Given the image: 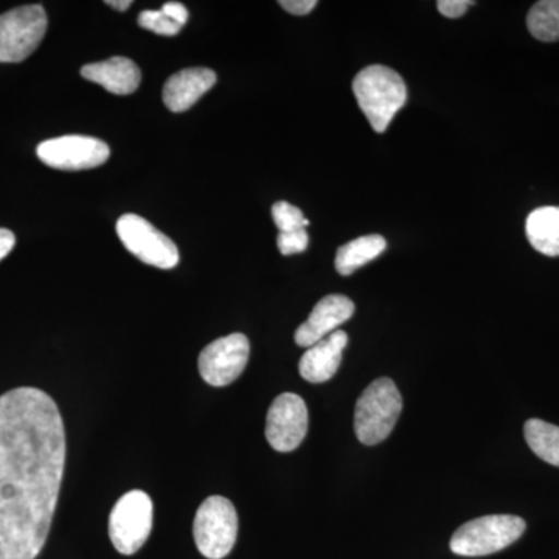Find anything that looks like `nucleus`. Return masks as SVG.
<instances>
[{
  "mask_svg": "<svg viewBox=\"0 0 559 559\" xmlns=\"http://www.w3.org/2000/svg\"><path fill=\"white\" fill-rule=\"evenodd\" d=\"M66 430L43 390L0 396V559H36L49 538L66 466Z\"/></svg>",
  "mask_w": 559,
  "mask_h": 559,
  "instance_id": "nucleus-1",
  "label": "nucleus"
},
{
  "mask_svg": "<svg viewBox=\"0 0 559 559\" xmlns=\"http://www.w3.org/2000/svg\"><path fill=\"white\" fill-rule=\"evenodd\" d=\"M353 94L374 131H388L390 121L407 102L403 76L385 66H369L353 80Z\"/></svg>",
  "mask_w": 559,
  "mask_h": 559,
  "instance_id": "nucleus-2",
  "label": "nucleus"
},
{
  "mask_svg": "<svg viewBox=\"0 0 559 559\" xmlns=\"http://www.w3.org/2000/svg\"><path fill=\"white\" fill-rule=\"evenodd\" d=\"M403 411V399L395 382L380 378L364 390L356 403L355 432L360 443L374 447L388 439Z\"/></svg>",
  "mask_w": 559,
  "mask_h": 559,
  "instance_id": "nucleus-3",
  "label": "nucleus"
},
{
  "mask_svg": "<svg viewBox=\"0 0 559 559\" xmlns=\"http://www.w3.org/2000/svg\"><path fill=\"white\" fill-rule=\"evenodd\" d=\"M525 528V521L513 514L477 518L452 535L451 550L460 557H488L516 543Z\"/></svg>",
  "mask_w": 559,
  "mask_h": 559,
  "instance_id": "nucleus-4",
  "label": "nucleus"
},
{
  "mask_svg": "<svg viewBox=\"0 0 559 559\" xmlns=\"http://www.w3.org/2000/svg\"><path fill=\"white\" fill-rule=\"evenodd\" d=\"M193 535L202 557L226 558L238 536V514L234 503L223 496L205 499L194 516Z\"/></svg>",
  "mask_w": 559,
  "mask_h": 559,
  "instance_id": "nucleus-5",
  "label": "nucleus"
},
{
  "mask_svg": "<svg viewBox=\"0 0 559 559\" xmlns=\"http://www.w3.org/2000/svg\"><path fill=\"white\" fill-rule=\"evenodd\" d=\"M153 528V500L145 491L132 489L121 496L109 514V538L121 555L142 549Z\"/></svg>",
  "mask_w": 559,
  "mask_h": 559,
  "instance_id": "nucleus-6",
  "label": "nucleus"
},
{
  "mask_svg": "<svg viewBox=\"0 0 559 559\" xmlns=\"http://www.w3.org/2000/svg\"><path fill=\"white\" fill-rule=\"evenodd\" d=\"M46 10L40 5L17 7L0 14V62H21L38 49L46 36Z\"/></svg>",
  "mask_w": 559,
  "mask_h": 559,
  "instance_id": "nucleus-7",
  "label": "nucleus"
},
{
  "mask_svg": "<svg viewBox=\"0 0 559 559\" xmlns=\"http://www.w3.org/2000/svg\"><path fill=\"white\" fill-rule=\"evenodd\" d=\"M117 235L124 248L143 263L159 270H173L179 263L175 242L139 215H123L117 221Z\"/></svg>",
  "mask_w": 559,
  "mask_h": 559,
  "instance_id": "nucleus-8",
  "label": "nucleus"
},
{
  "mask_svg": "<svg viewBox=\"0 0 559 559\" xmlns=\"http://www.w3.org/2000/svg\"><path fill=\"white\" fill-rule=\"evenodd\" d=\"M36 154L55 170L80 171L100 167L109 159L110 150L103 140L90 135H62L39 143Z\"/></svg>",
  "mask_w": 559,
  "mask_h": 559,
  "instance_id": "nucleus-9",
  "label": "nucleus"
},
{
  "mask_svg": "<svg viewBox=\"0 0 559 559\" xmlns=\"http://www.w3.org/2000/svg\"><path fill=\"white\" fill-rule=\"evenodd\" d=\"M250 344L241 333L213 341L202 349L198 367L202 380L213 388H224L237 381L249 362Z\"/></svg>",
  "mask_w": 559,
  "mask_h": 559,
  "instance_id": "nucleus-10",
  "label": "nucleus"
},
{
  "mask_svg": "<svg viewBox=\"0 0 559 559\" xmlns=\"http://www.w3.org/2000/svg\"><path fill=\"white\" fill-rule=\"evenodd\" d=\"M308 407L296 393H282L271 404L266 419V439L272 450L290 452L300 447L308 433Z\"/></svg>",
  "mask_w": 559,
  "mask_h": 559,
  "instance_id": "nucleus-11",
  "label": "nucleus"
},
{
  "mask_svg": "<svg viewBox=\"0 0 559 559\" xmlns=\"http://www.w3.org/2000/svg\"><path fill=\"white\" fill-rule=\"evenodd\" d=\"M355 314V304L342 294H331L316 305L307 322L296 331L299 347L310 348L319 341L325 340Z\"/></svg>",
  "mask_w": 559,
  "mask_h": 559,
  "instance_id": "nucleus-12",
  "label": "nucleus"
},
{
  "mask_svg": "<svg viewBox=\"0 0 559 559\" xmlns=\"http://www.w3.org/2000/svg\"><path fill=\"white\" fill-rule=\"evenodd\" d=\"M348 345V334L336 330L307 349L301 356L299 371L305 381L312 384L330 381L340 370L342 353Z\"/></svg>",
  "mask_w": 559,
  "mask_h": 559,
  "instance_id": "nucleus-13",
  "label": "nucleus"
},
{
  "mask_svg": "<svg viewBox=\"0 0 559 559\" xmlns=\"http://www.w3.org/2000/svg\"><path fill=\"white\" fill-rule=\"evenodd\" d=\"M216 84V73L205 68L183 69L168 79L164 86V103L171 112L190 109Z\"/></svg>",
  "mask_w": 559,
  "mask_h": 559,
  "instance_id": "nucleus-14",
  "label": "nucleus"
},
{
  "mask_svg": "<svg viewBox=\"0 0 559 559\" xmlns=\"http://www.w3.org/2000/svg\"><path fill=\"white\" fill-rule=\"evenodd\" d=\"M81 76L92 83L100 84L110 94L130 95L138 91L142 73L134 61L124 57L94 62L81 69Z\"/></svg>",
  "mask_w": 559,
  "mask_h": 559,
  "instance_id": "nucleus-15",
  "label": "nucleus"
},
{
  "mask_svg": "<svg viewBox=\"0 0 559 559\" xmlns=\"http://www.w3.org/2000/svg\"><path fill=\"white\" fill-rule=\"evenodd\" d=\"M525 234L533 249L543 255L559 257V207H539L530 213Z\"/></svg>",
  "mask_w": 559,
  "mask_h": 559,
  "instance_id": "nucleus-16",
  "label": "nucleus"
},
{
  "mask_svg": "<svg viewBox=\"0 0 559 559\" xmlns=\"http://www.w3.org/2000/svg\"><path fill=\"white\" fill-rule=\"evenodd\" d=\"M388 249V241L381 235H366L342 246L336 253V270L341 275H352L359 267L378 259Z\"/></svg>",
  "mask_w": 559,
  "mask_h": 559,
  "instance_id": "nucleus-17",
  "label": "nucleus"
},
{
  "mask_svg": "<svg viewBox=\"0 0 559 559\" xmlns=\"http://www.w3.org/2000/svg\"><path fill=\"white\" fill-rule=\"evenodd\" d=\"M524 436L530 450L544 462L559 468V428L539 418L525 423Z\"/></svg>",
  "mask_w": 559,
  "mask_h": 559,
  "instance_id": "nucleus-18",
  "label": "nucleus"
},
{
  "mask_svg": "<svg viewBox=\"0 0 559 559\" xmlns=\"http://www.w3.org/2000/svg\"><path fill=\"white\" fill-rule=\"evenodd\" d=\"M530 35L540 43L559 40V0H540L528 11Z\"/></svg>",
  "mask_w": 559,
  "mask_h": 559,
  "instance_id": "nucleus-19",
  "label": "nucleus"
},
{
  "mask_svg": "<svg viewBox=\"0 0 559 559\" xmlns=\"http://www.w3.org/2000/svg\"><path fill=\"white\" fill-rule=\"evenodd\" d=\"M272 218H274L280 234H294V231L304 230L310 226V221L305 218L304 212L285 201L275 202L272 205Z\"/></svg>",
  "mask_w": 559,
  "mask_h": 559,
  "instance_id": "nucleus-20",
  "label": "nucleus"
},
{
  "mask_svg": "<svg viewBox=\"0 0 559 559\" xmlns=\"http://www.w3.org/2000/svg\"><path fill=\"white\" fill-rule=\"evenodd\" d=\"M139 25L145 31L157 33L162 36H176L182 28L178 22L170 20L162 10H145L139 14Z\"/></svg>",
  "mask_w": 559,
  "mask_h": 559,
  "instance_id": "nucleus-21",
  "label": "nucleus"
},
{
  "mask_svg": "<svg viewBox=\"0 0 559 559\" xmlns=\"http://www.w3.org/2000/svg\"><path fill=\"white\" fill-rule=\"evenodd\" d=\"M310 245L307 229L294 231V234H278L277 246L283 255H293L307 250Z\"/></svg>",
  "mask_w": 559,
  "mask_h": 559,
  "instance_id": "nucleus-22",
  "label": "nucleus"
},
{
  "mask_svg": "<svg viewBox=\"0 0 559 559\" xmlns=\"http://www.w3.org/2000/svg\"><path fill=\"white\" fill-rule=\"evenodd\" d=\"M471 5H474V2H471V0H439L437 2V9H439L443 16L450 17V20L462 17Z\"/></svg>",
  "mask_w": 559,
  "mask_h": 559,
  "instance_id": "nucleus-23",
  "label": "nucleus"
},
{
  "mask_svg": "<svg viewBox=\"0 0 559 559\" xmlns=\"http://www.w3.org/2000/svg\"><path fill=\"white\" fill-rule=\"evenodd\" d=\"M278 5L296 16H305L318 7L316 0H282Z\"/></svg>",
  "mask_w": 559,
  "mask_h": 559,
  "instance_id": "nucleus-24",
  "label": "nucleus"
},
{
  "mask_svg": "<svg viewBox=\"0 0 559 559\" xmlns=\"http://www.w3.org/2000/svg\"><path fill=\"white\" fill-rule=\"evenodd\" d=\"M162 11H164L170 20L182 25V27L187 24V21H189V10L180 2H167L162 7Z\"/></svg>",
  "mask_w": 559,
  "mask_h": 559,
  "instance_id": "nucleus-25",
  "label": "nucleus"
},
{
  "mask_svg": "<svg viewBox=\"0 0 559 559\" xmlns=\"http://www.w3.org/2000/svg\"><path fill=\"white\" fill-rule=\"evenodd\" d=\"M16 245L13 231L9 229H0V261L5 259L7 255L13 250Z\"/></svg>",
  "mask_w": 559,
  "mask_h": 559,
  "instance_id": "nucleus-26",
  "label": "nucleus"
},
{
  "mask_svg": "<svg viewBox=\"0 0 559 559\" xmlns=\"http://www.w3.org/2000/svg\"><path fill=\"white\" fill-rule=\"evenodd\" d=\"M106 5L112 7V9L119 11H127L132 5L131 0H108Z\"/></svg>",
  "mask_w": 559,
  "mask_h": 559,
  "instance_id": "nucleus-27",
  "label": "nucleus"
}]
</instances>
